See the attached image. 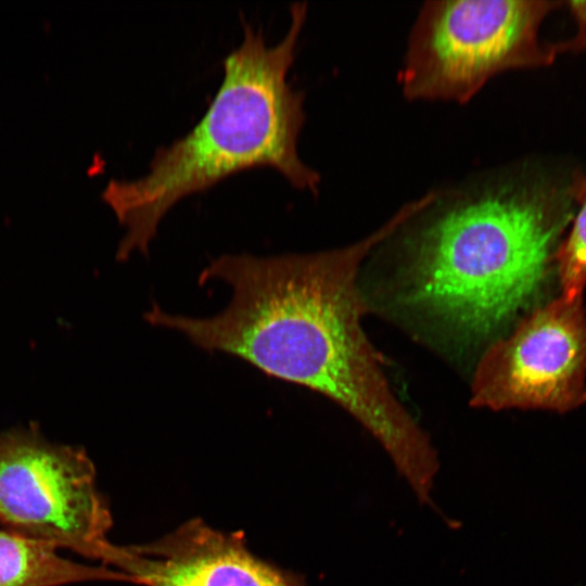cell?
<instances>
[{"label": "cell", "instance_id": "cell-1", "mask_svg": "<svg viewBox=\"0 0 586 586\" xmlns=\"http://www.w3.org/2000/svg\"><path fill=\"white\" fill-rule=\"evenodd\" d=\"M400 206L365 238L333 250L257 257L225 254L200 273L232 291L217 315H171L160 306L148 323L176 331L193 345L241 358L269 377L330 398L382 446L420 504L431 500L441 462L424 430L390 386L362 327L358 273L366 257L420 206Z\"/></svg>", "mask_w": 586, "mask_h": 586}, {"label": "cell", "instance_id": "cell-2", "mask_svg": "<svg viewBox=\"0 0 586 586\" xmlns=\"http://www.w3.org/2000/svg\"><path fill=\"white\" fill-rule=\"evenodd\" d=\"M570 198L511 170L430 190L395 231L406 305L461 339L495 335L543 286L573 216Z\"/></svg>", "mask_w": 586, "mask_h": 586}, {"label": "cell", "instance_id": "cell-3", "mask_svg": "<svg viewBox=\"0 0 586 586\" xmlns=\"http://www.w3.org/2000/svg\"><path fill=\"white\" fill-rule=\"evenodd\" d=\"M290 17L284 36L271 44L262 29L244 23L243 38L225 58L221 84L201 119L158 148L146 173L109 181L102 199L126 227L117 259L146 254L160 221L178 201L247 168L271 167L294 188L318 193L321 176L298 153L305 95L288 80L307 4L294 2Z\"/></svg>", "mask_w": 586, "mask_h": 586}, {"label": "cell", "instance_id": "cell-4", "mask_svg": "<svg viewBox=\"0 0 586 586\" xmlns=\"http://www.w3.org/2000/svg\"><path fill=\"white\" fill-rule=\"evenodd\" d=\"M561 2L430 0L410 28L397 74L411 102H470L506 72L548 66L556 46L540 39L545 17Z\"/></svg>", "mask_w": 586, "mask_h": 586}, {"label": "cell", "instance_id": "cell-5", "mask_svg": "<svg viewBox=\"0 0 586 586\" xmlns=\"http://www.w3.org/2000/svg\"><path fill=\"white\" fill-rule=\"evenodd\" d=\"M0 523L106 566L119 552L92 460L81 447L48 441L36 424L0 432Z\"/></svg>", "mask_w": 586, "mask_h": 586}, {"label": "cell", "instance_id": "cell-6", "mask_svg": "<svg viewBox=\"0 0 586 586\" xmlns=\"http://www.w3.org/2000/svg\"><path fill=\"white\" fill-rule=\"evenodd\" d=\"M561 295L526 316L480 359L471 405L565 411L586 399V314Z\"/></svg>", "mask_w": 586, "mask_h": 586}, {"label": "cell", "instance_id": "cell-7", "mask_svg": "<svg viewBox=\"0 0 586 586\" xmlns=\"http://www.w3.org/2000/svg\"><path fill=\"white\" fill-rule=\"evenodd\" d=\"M114 568L142 586H306L255 555L241 535L200 519L152 543L122 546Z\"/></svg>", "mask_w": 586, "mask_h": 586}, {"label": "cell", "instance_id": "cell-8", "mask_svg": "<svg viewBox=\"0 0 586 586\" xmlns=\"http://www.w3.org/2000/svg\"><path fill=\"white\" fill-rule=\"evenodd\" d=\"M54 546L0 530V586H63L132 579L106 565H86L59 555Z\"/></svg>", "mask_w": 586, "mask_h": 586}, {"label": "cell", "instance_id": "cell-9", "mask_svg": "<svg viewBox=\"0 0 586 586\" xmlns=\"http://www.w3.org/2000/svg\"><path fill=\"white\" fill-rule=\"evenodd\" d=\"M572 194L575 204L571 226L556 254L562 295L566 297L581 296L586 284V179L575 183Z\"/></svg>", "mask_w": 586, "mask_h": 586}, {"label": "cell", "instance_id": "cell-10", "mask_svg": "<svg viewBox=\"0 0 586 586\" xmlns=\"http://www.w3.org/2000/svg\"><path fill=\"white\" fill-rule=\"evenodd\" d=\"M566 4L574 17L576 33L571 39L555 44L557 54L560 52L586 49V1H569Z\"/></svg>", "mask_w": 586, "mask_h": 586}]
</instances>
